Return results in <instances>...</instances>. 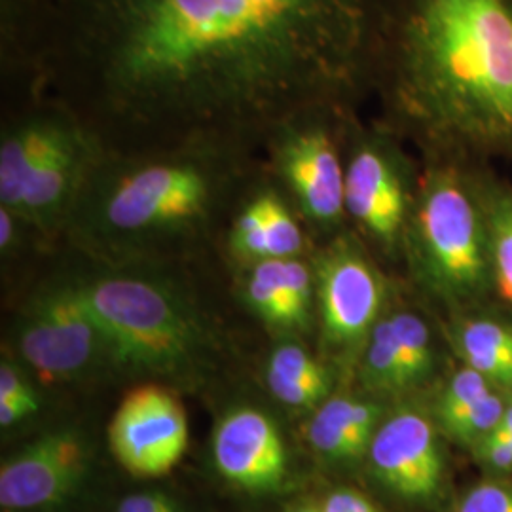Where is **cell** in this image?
<instances>
[{"label":"cell","mask_w":512,"mask_h":512,"mask_svg":"<svg viewBox=\"0 0 512 512\" xmlns=\"http://www.w3.org/2000/svg\"><path fill=\"white\" fill-rule=\"evenodd\" d=\"M387 2L2 0V35L126 148H243L357 82Z\"/></svg>","instance_id":"cell-1"},{"label":"cell","mask_w":512,"mask_h":512,"mask_svg":"<svg viewBox=\"0 0 512 512\" xmlns=\"http://www.w3.org/2000/svg\"><path fill=\"white\" fill-rule=\"evenodd\" d=\"M397 105L439 141L512 147V0H389Z\"/></svg>","instance_id":"cell-2"},{"label":"cell","mask_w":512,"mask_h":512,"mask_svg":"<svg viewBox=\"0 0 512 512\" xmlns=\"http://www.w3.org/2000/svg\"><path fill=\"white\" fill-rule=\"evenodd\" d=\"M241 148H107L63 234L107 264L145 262L207 238L245 175Z\"/></svg>","instance_id":"cell-3"},{"label":"cell","mask_w":512,"mask_h":512,"mask_svg":"<svg viewBox=\"0 0 512 512\" xmlns=\"http://www.w3.org/2000/svg\"><path fill=\"white\" fill-rule=\"evenodd\" d=\"M74 281L107 334L116 370L194 385L217 366L219 336L173 281L135 264Z\"/></svg>","instance_id":"cell-4"},{"label":"cell","mask_w":512,"mask_h":512,"mask_svg":"<svg viewBox=\"0 0 512 512\" xmlns=\"http://www.w3.org/2000/svg\"><path fill=\"white\" fill-rule=\"evenodd\" d=\"M403 249L421 281L446 300L484 293L494 274L484 207L448 169L431 171L421 181Z\"/></svg>","instance_id":"cell-5"},{"label":"cell","mask_w":512,"mask_h":512,"mask_svg":"<svg viewBox=\"0 0 512 512\" xmlns=\"http://www.w3.org/2000/svg\"><path fill=\"white\" fill-rule=\"evenodd\" d=\"M19 359L46 384H67L103 366L114 368L105 330L74 279L40 289L19 313Z\"/></svg>","instance_id":"cell-6"},{"label":"cell","mask_w":512,"mask_h":512,"mask_svg":"<svg viewBox=\"0 0 512 512\" xmlns=\"http://www.w3.org/2000/svg\"><path fill=\"white\" fill-rule=\"evenodd\" d=\"M313 274L323 348L342 361L361 357L370 332L382 319V275L348 234L330 239L315 256Z\"/></svg>","instance_id":"cell-7"},{"label":"cell","mask_w":512,"mask_h":512,"mask_svg":"<svg viewBox=\"0 0 512 512\" xmlns=\"http://www.w3.org/2000/svg\"><path fill=\"white\" fill-rule=\"evenodd\" d=\"M272 167L294 209L315 232L332 234L346 219V167L325 124L298 116L268 137Z\"/></svg>","instance_id":"cell-8"},{"label":"cell","mask_w":512,"mask_h":512,"mask_svg":"<svg viewBox=\"0 0 512 512\" xmlns=\"http://www.w3.org/2000/svg\"><path fill=\"white\" fill-rule=\"evenodd\" d=\"M92 459L90 439L76 427L40 435L2 463V511H50L67 503L84 486Z\"/></svg>","instance_id":"cell-9"},{"label":"cell","mask_w":512,"mask_h":512,"mask_svg":"<svg viewBox=\"0 0 512 512\" xmlns=\"http://www.w3.org/2000/svg\"><path fill=\"white\" fill-rule=\"evenodd\" d=\"M188 418L173 389L156 382L129 391L109 425L112 456L139 478L171 473L188 448Z\"/></svg>","instance_id":"cell-10"},{"label":"cell","mask_w":512,"mask_h":512,"mask_svg":"<svg viewBox=\"0 0 512 512\" xmlns=\"http://www.w3.org/2000/svg\"><path fill=\"white\" fill-rule=\"evenodd\" d=\"M366 459L376 482L404 503H433L442 494L446 456L440 429L420 408L385 414Z\"/></svg>","instance_id":"cell-11"},{"label":"cell","mask_w":512,"mask_h":512,"mask_svg":"<svg viewBox=\"0 0 512 512\" xmlns=\"http://www.w3.org/2000/svg\"><path fill=\"white\" fill-rule=\"evenodd\" d=\"M219 475L247 494H275L289 480V450L270 414L236 406L220 418L211 440Z\"/></svg>","instance_id":"cell-12"},{"label":"cell","mask_w":512,"mask_h":512,"mask_svg":"<svg viewBox=\"0 0 512 512\" xmlns=\"http://www.w3.org/2000/svg\"><path fill=\"white\" fill-rule=\"evenodd\" d=\"M412 200L401 162L387 145L363 141L355 147L346 165V209L389 255L403 247Z\"/></svg>","instance_id":"cell-13"},{"label":"cell","mask_w":512,"mask_h":512,"mask_svg":"<svg viewBox=\"0 0 512 512\" xmlns=\"http://www.w3.org/2000/svg\"><path fill=\"white\" fill-rule=\"evenodd\" d=\"M107 148L101 135L84 122V126L33 175L21 194L18 209L12 213L18 215L29 230L42 236L63 232L93 167Z\"/></svg>","instance_id":"cell-14"},{"label":"cell","mask_w":512,"mask_h":512,"mask_svg":"<svg viewBox=\"0 0 512 512\" xmlns=\"http://www.w3.org/2000/svg\"><path fill=\"white\" fill-rule=\"evenodd\" d=\"M243 298L256 317L279 332H308L313 325L315 274L304 256L272 258L247 266Z\"/></svg>","instance_id":"cell-15"},{"label":"cell","mask_w":512,"mask_h":512,"mask_svg":"<svg viewBox=\"0 0 512 512\" xmlns=\"http://www.w3.org/2000/svg\"><path fill=\"white\" fill-rule=\"evenodd\" d=\"M84 120L78 114L38 112L4 129L0 141V207L18 209L21 194L42 165L63 147Z\"/></svg>","instance_id":"cell-16"},{"label":"cell","mask_w":512,"mask_h":512,"mask_svg":"<svg viewBox=\"0 0 512 512\" xmlns=\"http://www.w3.org/2000/svg\"><path fill=\"white\" fill-rule=\"evenodd\" d=\"M384 418V406L374 399L334 395L313 410L306 425V439L327 461H357L366 458Z\"/></svg>","instance_id":"cell-17"},{"label":"cell","mask_w":512,"mask_h":512,"mask_svg":"<svg viewBox=\"0 0 512 512\" xmlns=\"http://www.w3.org/2000/svg\"><path fill=\"white\" fill-rule=\"evenodd\" d=\"M266 385L275 399L294 410H315L332 391L329 366L296 340H281L266 361Z\"/></svg>","instance_id":"cell-18"},{"label":"cell","mask_w":512,"mask_h":512,"mask_svg":"<svg viewBox=\"0 0 512 512\" xmlns=\"http://www.w3.org/2000/svg\"><path fill=\"white\" fill-rule=\"evenodd\" d=\"M456 349L463 363L494 385L512 387V329L494 319H469L456 329Z\"/></svg>","instance_id":"cell-19"},{"label":"cell","mask_w":512,"mask_h":512,"mask_svg":"<svg viewBox=\"0 0 512 512\" xmlns=\"http://www.w3.org/2000/svg\"><path fill=\"white\" fill-rule=\"evenodd\" d=\"M359 378L366 391L378 397H393L410 391L387 315H382L370 332V338L359 357Z\"/></svg>","instance_id":"cell-20"},{"label":"cell","mask_w":512,"mask_h":512,"mask_svg":"<svg viewBox=\"0 0 512 512\" xmlns=\"http://www.w3.org/2000/svg\"><path fill=\"white\" fill-rule=\"evenodd\" d=\"M253 200L260 213L268 260L304 256L308 247L306 232L281 194H277L274 188H262Z\"/></svg>","instance_id":"cell-21"},{"label":"cell","mask_w":512,"mask_h":512,"mask_svg":"<svg viewBox=\"0 0 512 512\" xmlns=\"http://www.w3.org/2000/svg\"><path fill=\"white\" fill-rule=\"evenodd\" d=\"M410 389L423 384L435 365L431 332L418 313L401 310L387 315Z\"/></svg>","instance_id":"cell-22"},{"label":"cell","mask_w":512,"mask_h":512,"mask_svg":"<svg viewBox=\"0 0 512 512\" xmlns=\"http://www.w3.org/2000/svg\"><path fill=\"white\" fill-rule=\"evenodd\" d=\"M492 268L499 293L512 306V194L492 192L484 202Z\"/></svg>","instance_id":"cell-23"},{"label":"cell","mask_w":512,"mask_h":512,"mask_svg":"<svg viewBox=\"0 0 512 512\" xmlns=\"http://www.w3.org/2000/svg\"><path fill=\"white\" fill-rule=\"evenodd\" d=\"M505 404L507 401L497 391H492L490 395L458 414L437 420L440 433L461 446L471 448L478 440L484 439L497 429L505 412Z\"/></svg>","instance_id":"cell-24"},{"label":"cell","mask_w":512,"mask_h":512,"mask_svg":"<svg viewBox=\"0 0 512 512\" xmlns=\"http://www.w3.org/2000/svg\"><path fill=\"white\" fill-rule=\"evenodd\" d=\"M494 387L495 385L475 368L467 365L459 368L440 391L435 420L448 418L452 414H458L461 410L469 408L471 404L478 403L480 399H484L486 395L495 391Z\"/></svg>","instance_id":"cell-25"},{"label":"cell","mask_w":512,"mask_h":512,"mask_svg":"<svg viewBox=\"0 0 512 512\" xmlns=\"http://www.w3.org/2000/svg\"><path fill=\"white\" fill-rule=\"evenodd\" d=\"M454 512H512V476H495L469 488Z\"/></svg>","instance_id":"cell-26"},{"label":"cell","mask_w":512,"mask_h":512,"mask_svg":"<svg viewBox=\"0 0 512 512\" xmlns=\"http://www.w3.org/2000/svg\"><path fill=\"white\" fill-rule=\"evenodd\" d=\"M480 467L490 475H512V437L503 429H494L490 435L471 446Z\"/></svg>","instance_id":"cell-27"},{"label":"cell","mask_w":512,"mask_h":512,"mask_svg":"<svg viewBox=\"0 0 512 512\" xmlns=\"http://www.w3.org/2000/svg\"><path fill=\"white\" fill-rule=\"evenodd\" d=\"M114 512H186V509L175 495L164 490H145L126 495Z\"/></svg>","instance_id":"cell-28"},{"label":"cell","mask_w":512,"mask_h":512,"mask_svg":"<svg viewBox=\"0 0 512 512\" xmlns=\"http://www.w3.org/2000/svg\"><path fill=\"white\" fill-rule=\"evenodd\" d=\"M4 399H21V401L40 403L37 389L25 376L23 368L16 365L12 359H2V365H0V401Z\"/></svg>","instance_id":"cell-29"},{"label":"cell","mask_w":512,"mask_h":512,"mask_svg":"<svg viewBox=\"0 0 512 512\" xmlns=\"http://www.w3.org/2000/svg\"><path fill=\"white\" fill-rule=\"evenodd\" d=\"M321 512H384L368 495L355 488H336L325 495L319 503Z\"/></svg>","instance_id":"cell-30"},{"label":"cell","mask_w":512,"mask_h":512,"mask_svg":"<svg viewBox=\"0 0 512 512\" xmlns=\"http://www.w3.org/2000/svg\"><path fill=\"white\" fill-rule=\"evenodd\" d=\"M40 403H31V401H21V399H4L0 401V425L2 427H12L19 421L33 416L38 412Z\"/></svg>","instance_id":"cell-31"},{"label":"cell","mask_w":512,"mask_h":512,"mask_svg":"<svg viewBox=\"0 0 512 512\" xmlns=\"http://www.w3.org/2000/svg\"><path fill=\"white\" fill-rule=\"evenodd\" d=\"M497 427H499V429H503V431H507V433L512 437V401L505 404L503 418H501V423H499Z\"/></svg>","instance_id":"cell-32"},{"label":"cell","mask_w":512,"mask_h":512,"mask_svg":"<svg viewBox=\"0 0 512 512\" xmlns=\"http://www.w3.org/2000/svg\"><path fill=\"white\" fill-rule=\"evenodd\" d=\"M285 512H321L319 503H294Z\"/></svg>","instance_id":"cell-33"}]
</instances>
